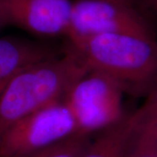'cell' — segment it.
Returning a JSON list of instances; mask_svg holds the SVG:
<instances>
[{
	"label": "cell",
	"instance_id": "obj_11",
	"mask_svg": "<svg viewBox=\"0 0 157 157\" xmlns=\"http://www.w3.org/2000/svg\"><path fill=\"white\" fill-rule=\"evenodd\" d=\"M145 6L157 14V0H140Z\"/></svg>",
	"mask_w": 157,
	"mask_h": 157
},
{
	"label": "cell",
	"instance_id": "obj_14",
	"mask_svg": "<svg viewBox=\"0 0 157 157\" xmlns=\"http://www.w3.org/2000/svg\"><path fill=\"white\" fill-rule=\"evenodd\" d=\"M133 1H134V0H133Z\"/></svg>",
	"mask_w": 157,
	"mask_h": 157
},
{
	"label": "cell",
	"instance_id": "obj_5",
	"mask_svg": "<svg viewBox=\"0 0 157 157\" xmlns=\"http://www.w3.org/2000/svg\"><path fill=\"white\" fill-rule=\"evenodd\" d=\"M130 34L156 39L132 1L76 0L73 2L67 38L98 34Z\"/></svg>",
	"mask_w": 157,
	"mask_h": 157
},
{
	"label": "cell",
	"instance_id": "obj_9",
	"mask_svg": "<svg viewBox=\"0 0 157 157\" xmlns=\"http://www.w3.org/2000/svg\"><path fill=\"white\" fill-rule=\"evenodd\" d=\"M145 106L126 157H157V87L147 95Z\"/></svg>",
	"mask_w": 157,
	"mask_h": 157
},
{
	"label": "cell",
	"instance_id": "obj_4",
	"mask_svg": "<svg viewBox=\"0 0 157 157\" xmlns=\"http://www.w3.org/2000/svg\"><path fill=\"white\" fill-rule=\"evenodd\" d=\"M78 134L76 121L65 99H62L23 119L9 129L0 140V157L34 154Z\"/></svg>",
	"mask_w": 157,
	"mask_h": 157
},
{
	"label": "cell",
	"instance_id": "obj_8",
	"mask_svg": "<svg viewBox=\"0 0 157 157\" xmlns=\"http://www.w3.org/2000/svg\"><path fill=\"white\" fill-rule=\"evenodd\" d=\"M145 102L116 123L92 135L79 157H126L136 128L145 113Z\"/></svg>",
	"mask_w": 157,
	"mask_h": 157
},
{
	"label": "cell",
	"instance_id": "obj_1",
	"mask_svg": "<svg viewBox=\"0 0 157 157\" xmlns=\"http://www.w3.org/2000/svg\"><path fill=\"white\" fill-rule=\"evenodd\" d=\"M67 39L86 67L114 79L126 93L148 95L157 87L156 39L111 33Z\"/></svg>",
	"mask_w": 157,
	"mask_h": 157
},
{
	"label": "cell",
	"instance_id": "obj_13",
	"mask_svg": "<svg viewBox=\"0 0 157 157\" xmlns=\"http://www.w3.org/2000/svg\"><path fill=\"white\" fill-rule=\"evenodd\" d=\"M117 1H120V0H117Z\"/></svg>",
	"mask_w": 157,
	"mask_h": 157
},
{
	"label": "cell",
	"instance_id": "obj_3",
	"mask_svg": "<svg viewBox=\"0 0 157 157\" xmlns=\"http://www.w3.org/2000/svg\"><path fill=\"white\" fill-rule=\"evenodd\" d=\"M125 93L114 79L89 70L74 83L64 99L76 121L79 134L94 135L126 114L122 105Z\"/></svg>",
	"mask_w": 157,
	"mask_h": 157
},
{
	"label": "cell",
	"instance_id": "obj_12",
	"mask_svg": "<svg viewBox=\"0 0 157 157\" xmlns=\"http://www.w3.org/2000/svg\"><path fill=\"white\" fill-rule=\"evenodd\" d=\"M6 25H9V24H8V21L6 19V15H5V13H4V11H3V10L0 7V29H2L3 27L6 26Z\"/></svg>",
	"mask_w": 157,
	"mask_h": 157
},
{
	"label": "cell",
	"instance_id": "obj_10",
	"mask_svg": "<svg viewBox=\"0 0 157 157\" xmlns=\"http://www.w3.org/2000/svg\"><path fill=\"white\" fill-rule=\"evenodd\" d=\"M91 137L78 134L42 151L20 157H79Z\"/></svg>",
	"mask_w": 157,
	"mask_h": 157
},
{
	"label": "cell",
	"instance_id": "obj_7",
	"mask_svg": "<svg viewBox=\"0 0 157 157\" xmlns=\"http://www.w3.org/2000/svg\"><path fill=\"white\" fill-rule=\"evenodd\" d=\"M57 56L56 49L46 44L18 37L0 38V95L25 68Z\"/></svg>",
	"mask_w": 157,
	"mask_h": 157
},
{
	"label": "cell",
	"instance_id": "obj_6",
	"mask_svg": "<svg viewBox=\"0 0 157 157\" xmlns=\"http://www.w3.org/2000/svg\"><path fill=\"white\" fill-rule=\"evenodd\" d=\"M9 25L45 37L67 38L71 27V0H0Z\"/></svg>",
	"mask_w": 157,
	"mask_h": 157
},
{
	"label": "cell",
	"instance_id": "obj_2",
	"mask_svg": "<svg viewBox=\"0 0 157 157\" xmlns=\"http://www.w3.org/2000/svg\"><path fill=\"white\" fill-rule=\"evenodd\" d=\"M89 71L71 49L35 63L18 73L0 95V140L15 124L65 98Z\"/></svg>",
	"mask_w": 157,
	"mask_h": 157
}]
</instances>
